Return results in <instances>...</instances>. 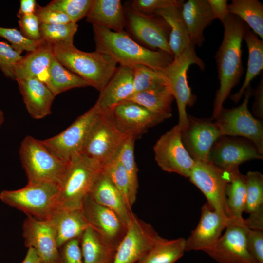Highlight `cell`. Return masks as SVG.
I'll return each mask as SVG.
<instances>
[{
	"label": "cell",
	"mask_w": 263,
	"mask_h": 263,
	"mask_svg": "<svg viewBox=\"0 0 263 263\" xmlns=\"http://www.w3.org/2000/svg\"><path fill=\"white\" fill-rule=\"evenodd\" d=\"M20 32L32 40L42 39L40 32V22L35 14H25L18 17Z\"/></svg>",
	"instance_id": "7dc6e473"
},
{
	"label": "cell",
	"mask_w": 263,
	"mask_h": 263,
	"mask_svg": "<svg viewBox=\"0 0 263 263\" xmlns=\"http://www.w3.org/2000/svg\"><path fill=\"white\" fill-rule=\"evenodd\" d=\"M188 117V125L181 131L183 144L194 161H208L212 146L222 137L219 130L211 121Z\"/></svg>",
	"instance_id": "ffe728a7"
},
{
	"label": "cell",
	"mask_w": 263,
	"mask_h": 263,
	"mask_svg": "<svg viewBox=\"0 0 263 263\" xmlns=\"http://www.w3.org/2000/svg\"><path fill=\"white\" fill-rule=\"evenodd\" d=\"M77 29V24L72 22L55 24H40L42 39L52 45L60 43L73 44L74 37Z\"/></svg>",
	"instance_id": "60d3db41"
},
{
	"label": "cell",
	"mask_w": 263,
	"mask_h": 263,
	"mask_svg": "<svg viewBox=\"0 0 263 263\" xmlns=\"http://www.w3.org/2000/svg\"><path fill=\"white\" fill-rule=\"evenodd\" d=\"M26 109L35 119H40L51 113L55 96L47 85L37 77L17 80Z\"/></svg>",
	"instance_id": "7402d4cb"
},
{
	"label": "cell",
	"mask_w": 263,
	"mask_h": 263,
	"mask_svg": "<svg viewBox=\"0 0 263 263\" xmlns=\"http://www.w3.org/2000/svg\"><path fill=\"white\" fill-rule=\"evenodd\" d=\"M244 176L245 212L249 215L244 223L250 229L263 230V175L258 171H249Z\"/></svg>",
	"instance_id": "83f0119b"
},
{
	"label": "cell",
	"mask_w": 263,
	"mask_h": 263,
	"mask_svg": "<svg viewBox=\"0 0 263 263\" xmlns=\"http://www.w3.org/2000/svg\"><path fill=\"white\" fill-rule=\"evenodd\" d=\"M135 140L133 137H128L121 146L115 157L123 166L128 176L133 204L136 201L139 187L138 170L134 154Z\"/></svg>",
	"instance_id": "74e56055"
},
{
	"label": "cell",
	"mask_w": 263,
	"mask_h": 263,
	"mask_svg": "<svg viewBox=\"0 0 263 263\" xmlns=\"http://www.w3.org/2000/svg\"><path fill=\"white\" fill-rule=\"evenodd\" d=\"M195 46L192 44L172 61L161 70L164 74L171 93L176 99L179 114L178 126L181 131L184 130L188 124L187 106L192 105L195 96L191 93L188 81L187 73L192 64H196L203 70L205 64L197 55Z\"/></svg>",
	"instance_id": "52a82bcc"
},
{
	"label": "cell",
	"mask_w": 263,
	"mask_h": 263,
	"mask_svg": "<svg viewBox=\"0 0 263 263\" xmlns=\"http://www.w3.org/2000/svg\"><path fill=\"white\" fill-rule=\"evenodd\" d=\"M243 39L245 41L248 51L247 68L245 77L239 91L232 95L231 99L238 102L244 94L251 81L263 69V41L256 34L252 32L247 25L244 31Z\"/></svg>",
	"instance_id": "d6a6232c"
},
{
	"label": "cell",
	"mask_w": 263,
	"mask_h": 263,
	"mask_svg": "<svg viewBox=\"0 0 263 263\" xmlns=\"http://www.w3.org/2000/svg\"><path fill=\"white\" fill-rule=\"evenodd\" d=\"M253 89L249 85L245 89L242 104L231 109L222 108L214 122L221 136H241L246 138L263 154V127L261 122L252 115L248 103Z\"/></svg>",
	"instance_id": "9c48e42d"
},
{
	"label": "cell",
	"mask_w": 263,
	"mask_h": 263,
	"mask_svg": "<svg viewBox=\"0 0 263 263\" xmlns=\"http://www.w3.org/2000/svg\"><path fill=\"white\" fill-rule=\"evenodd\" d=\"M184 2L180 0H134L132 2L131 9L145 15H152L160 9L171 6L182 7Z\"/></svg>",
	"instance_id": "f6af8a7d"
},
{
	"label": "cell",
	"mask_w": 263,
	"mask_h": 263,
	"mask_svg": "<svg viewBox=\"0 0 263 263\" xmlns=\"http://www.w3.org/2000/svg\"><path fill=\"white\" fill-rule=\"evenodd\" d=\"M100 171L81 155L74 158L60 186L54 209H81Z\"/></svg>",
	"instance_id": "ba28073f"
},
{
	"label": "cell",
	"mask_w": 263,
	"mask_h": 263,
	"mask_svg": "<svg viewBox=\"0 0 263 263\" xmlns=\"http://www.w3.org/2000/svg\"><path fill=\"white\" fill-rule=\"evenodd\" d=\"M44 82L56 96L68 90L90 86L84 79L63 66L54 56Z\"/></svg>",
	"instance_id": "836d02e7"
},
{
	"label": "cell",
	"mask_w": 263,
	"mask_h": 263,
	"mask_svg": "<svg viewBox=\"0 0 263 263\" xmlns=\"http://www.w3.org/2000/svg\"><path fill=\"white\" fill-rule=\"evenodd\" d=\"M22 229L25 246L36 251L41 263H58L56 233L48 219L41 220L27 216Z\"/></svg>",
	"instance_id": "2e32d148"
},
{
	"label": "cell",
	"mask_w": 263,
	"mask_h": 263,
	"mask_svg": "<svg viewBox=\"0 0 263 263\" xmlns=\"http://www.w3.org/2000/svg\"><path fill=\"white\" fill-rule=\"evenodd\" d=\"M223 24L224 37L215 56L220 87L214 101L213 119L223 107V103L232 88L239 83L244 72L242 43L247 25L239 18L230 14Z\"/></svg>",
	"instance_id": "6da1fadb"
},
{
	"label": "cell",
	"mask_w": 263,
	"mask_h": 263,
	"mask_svg": "<svg viewBox=\"0 0 263 263\" xmlns=\"http://www.w3.org/2000/svg\"><path fill=\"white\" fill-rule=\"evenodd\" d=\"M174 98L169 86L167 85L134 93L127 100L136 103L168 119L172 116Z\"/></svg>",
	"instance_id": "1f68e13d"
},
{
	"label": "cell",
	"mask_w": 263,
	"mask_h": 263,
	"mask_svg": "<svg viewBox=\"0 0 263 263\" xmlns=\"http://www.w3.org/2000/svg\"><path fill=\"white\" fill-rule=\"evenodd\" d=\"M247 227L244 219L229 217L225 233L206 253L219 263H258L247 248Z\"/></svg>",
	"instance_id": "7c38bea8"
},
{
	"label": "cell",
	"mask_w": 263,
	"mask_h": 263,
	"mask_svg": "<svg viewBox=\"0 0 263 263\" xmlns=\"http://www.w3.org/2000/svg\"><path fill=\"white\" fill-rule=\"evenodd\" d=\"M54 56L66 68L101 91L117 69V63L110 56L99 52H86L73 44L52 45Z\"/></svg>",
	"instance_id": "3957f363"
},
{
	"label": "cell",
	"mask_w": 263,
	"mask_h": 263,
	"mask_svg": "<svg viewBox=\"0 0 263 263\" xmlns=\"http://www.w3.org/2000/svg\"><path fill=\"white\" fill-rule=\"evenodd\" d=\"M22 56L6 42L0 41V69L4 76L16 80L14 70Z\"/></svg>",
	"instance_id": "ee69618b"
},
{
	"label": "cell",
	"mask_w": 263,
	"mask_h": 263,
	"mask_svg": "<svg viewBox=\"0 0 263 263\" xmlns=\"http://www.w3.org/2000/svg\"><path fill=\"white\" fill-rule=\"evenodd\" d=\"M58 263H83L80 238L70 240L59 248Z\"/></svg>",
	"instance_id": "bcb514c9"
},
{
	"label": "cell",
	"mask_w": 263,
	"mask_h": 263,
	"mask_svg": "<svg viewBox=\"0 0 263 263\" xmlns=\"http://www.w3.org/2000/svg\"><path fill=\"white\" fill-rule=\"evenodd\" d=\"M246 244L248 250L258 263H263V231L247 227Z\"/></svg>",
	"instance_id": "c3c4849f"
},
{
	"label": "cell",
	"mask_w": 263,
	"mask_h": 263,
	"mask_svg": "<svg viewBox=\"0 0 263 263\" xmlns=\"http://www.w3.org/2000/svg\"><path fill=\"white\" fill-rule=\"evenodd\" d=\"M229 14L242 19L263 40V5L258 0H232L227 6Z\"/></svg>",
	"instance_id": "d590c367"
},
{
	"label": "cell",
	"mask_w": 263,
	"mask_h": 263,
	"mask_svg": "<svg viewBox=\"0 0 263 263\" xmlns=\"http://www.w3.org/2000/svg\"><path fill=\"white\" fill-rule=\"evenodd\" d=\"M53 57L52 45L43 40L36 49L28 52L16 65V80L38 78L40 74L47 71Z\"/></svg>",
	"instance_id": "f546056e"
},
{
	"label": "cell",
	"mask_w": 263,
	"mask_h": 263,
	"mask_svg": "<svg viewBox=\"0 0 263 263\" xmlns=\"http://www.w3.org/2000/svg\"><path fill=\"white\" fill-rule=\"evenodd\" d=\"M81 209L89 226L117 249L127 230V226L117 214L89 195L84 200Z\"/></svg>",
	"instance_id": "e0dca14e"
},
{
	"label": "cell",
	"mask_w": 263,
	"mask_h": 263,
	"mask_svg": "<svg viewBox=\"0 0 263 263\" xmlns=\"http://www.w3.org/2000/svg\"><path fill=\"white\" fill-rule=\"evenodd\" d=\"M4 121V115L3 112L0 109V128Z\"/></svg>",
	"instance_id": "11a10c76"
},
{
	"label": "cell",
	"mask_w": 263,
	"mask_h": 263,
	"mask_svg": "<svg viewBox=\"0 0 263 263\" xmlns=\"http://www.w3.org/2000/svg\"><path fill=\"white\" fill-rule=\"evenodd\" d=\"M110 117L117 128L127 136L135 139L148 130L167 118L153 113L141 105L126 100L112 110L103 112Z\"/></svg>",
	"instance_id": "9a60e30c"
},
{
	"label": "cell",
	"mask_w": 263,
	"mask_h": 263,
	"mask_svg": "<svg viewBox=\"0 0 263 263\" xmlns=\"http://www.w3.org/2000/svg\"><path fill=\"white\" fill-rule=\"evenodd\" d=\"M20 159L28 183H53L60 186L70 162L59 158L41 142L30 135L21 141Z\"/></svg>",
	"instance_id": "277c9868"
},
{
	"label": "cell",
	"mask_w": 263,
	"mask_h": 263,
	"mask_svg": "<svg viewBox=\"0 0 263 263\" xmlns=\"http://www.w3.org/2000/svg\"><path fill=\"white\" fill-rule=\"evenodd\" d=\"M153 150L155 160L163 170L189 177L195 161L183 144L178 124L159 138Z\"/></svg>",
	"instance_id": "4fadbf2b"
},
{
	"label": "cell",
	"mask_w": 263,
	"mask_h": 263,
	"mask_svg": "<svg viewBox=\"0 0 263 263\" xmlns=\"http://www.w3.org/2000/svg\"><path fill=\"white\" fill-rule=\"evenodd\" d=\"M132 67L134 93L168 85L162 71L155 70L143 65H137Z\"/></svg>",
	"instance_id": "f35d334b"
},
{
	"label": "cell",
	"mask_w": 263,
	"mask_h": 263,
	"mask_svg": "<svg viewBox=\"0 0 263 263\" xmlns=\"http://www.w3.org/2000/svg\"><path fill=\"white\" fill-rule=\"evenodd\" d=\"M101 110L95 103L59 134L40 140L42 144L59 158L70 162L79 155Z\"/></svg>",
	"instance_id": "30bf717a"
},
{
	"label": "cell",
	"mask_w": 263,
	"mask_h": 263,
	"mask_svg": "<svg viewBox=\"0 0 263 263\" xmlns=\"http://www.w3.org/2000/svg\"><path fill=\"white\" fill-rule=\"evenodd\" d=\"M182 7L171 6L156 10L154 14L160 16L170 29L169 46L174 57L182 54L190 45L188 30L182 14Z\"/></svg>",
	"instance_id": "f1b7e54d"
},
{
	"label": "cell",
	"mask_w": 263,
	"mask_h": 263,
	"mask_svg": "<svg viewBox=\"0 0 263 263\" xmlns=\"http://www.w3.org/2000/svg\"><path fill=\"white\" fill-rule=\"evenodd\" d=\"M134 93L133 69L120 65L103 90L96 104L102 112L112 110L127 100Z\"/></svg>",
	"instance_id": "603a6c76"
},
{
	"label": "cell",
	"mask_w": 263,
	"mask_h": 263,
	"mask_svg": "<svg viewBox=\"0 0 263 263\" xmlns=\"http://www.w3.org/2000/svg\"><path fill=\"white\" fill-rule=\"evenodd\" d=\"M229 217L213 210L207 203L201 208L200 220L196 228L186 240V251L211 249L225 228Z\"/></svg>",
	"instance_id": "44dd1931"
},
{
	"label": "cell",
	"mask_w": 263,
	"mask_h": 263,
	"mask_svg": "<svg viewBox=\"0 0 263 263\" xmlns=\"http://www.w3.org/2000/svg\"><path fill=\"white\" fill-rule=\"evenodd\" d=\"M186 251V239L168 240L162 237L136 263H175Z\"/></svg>",
	"instance_id": "e575fe53"
},
{
	"label": "cell",
	"mask_w": 263,
	"mask_h": 263,
	"mask_svg": "<svg viewBox=\"0 0 263 263\" xmlns=\"http://www.w3.org/2000/svg\"><path fill=\"white\" fill-rule=\"evenodd\" d=\"M213 16L223 24L229 15L226 0H207Z\"/></svg>",
	"instance_id": "f907efd6"
},
{
	"label": "cell",
	"mask_w": 263,
	"mask_h": 263,
	"mask_svg": "<svg viewBox=\"0 0 263 263\" xmlns=\"http://www.w3.org/2000/svg\"><path fill=\"white\" fill-rule=\"evenodd\" d=\"M83 263H112L116 248L88 227L80 237Z\"/></svg>",
	"instance_id": "4dcf8cb0"
},
{
	"label": "cell",
	"mask_w": 263,
	"mask_h": 263,
	"mask_svg": "<svg viewBox=\"0 0 263 263\" xmlns=\"http://www.w3.org/2000/svg\"><path fill=\"white\" fill-rule=\"evenodd\" d=\"M86 21L93 25L101 26L114 32L124 31L125 14L121 0H93Z\"/></svg>",
	"instance_id": "4316f807"
},
{
	"label": "cell",
	"mask_w": 263,
	"mask_h": 263,
	"mask_svg": "<svg viewBox=\"0 0 263 263\" xmlns=\"http://www.w3.org/2000/svg\"><path fill=\"white\" fill-rule=\"evenodd\" d=\"M0 37L9 41L11 44V47L20 54L24 51L27 52L33 51L43 40H32L26 38L16 28L0 26Z\"/></svg>",
	"instance_id": "7bdbcfd3"
},
{
	"label": "cell",
	"mask_w": 263,
	"mask_h": 263,
	"mask_svg": "<svg viewBox=\"0 0 263 263\" xmlns=\"http://www.w3.org/2000/svg\"><path fill=\"white\" fill-rule=\"evenodd\" d=\"M181 10L191 42L201 47L205 41V29L215 19L207 0H188Z\"/></svg>",
	"instance_id": "d4e9b609"
},
{
	"label": "cell",
	"mask_w": 263,
	"mask_h": 263,
	"mask_svg": "<svg viewBox=\"0 0 263 263\" xmlns=\"http://www.w3.org/2000/svg\"><path fill=\"white\" fill-rule=\"evenodd\" d=\"M59 188L53 183H28L20 189L1 191L0 200L27 216L46 220L54 208Z\"/></svg>",
	"instance_id": "8992f818"
},
{
	"label": "cell",
	"mask_w": 263,
	"mask_h": 263,
	"mask_svg": "<svg viewBox=\"0 0 263 263\" xmlns=\"http://www.w3.org/2000/svg\"><path fill=\"white\" fill-rule=\"evenodd\" d=\"M96 51L110 56L120 65H143L161 71L173 60V55L147 49L133 40L124 31L114 32L106 27L93 25Z\"/></svg>",
	"instance_id": "7a4b0ae2"
},
{
	"label": "cell",
	"mask_w": 263,
	"mask_h": 263,
	"mask_svg": "<svg viewBox=\"0 0 263 263\" xmlns=\"http://www.w3.org/2000/svg\"><path fill=\"white\" fill-rule=\"evenodd\" d=\"M128 137L117 128L108 114L101 111L80 155L101 171L115 159Z\"/></svg>",
	"instance_id": "5b68a950"
},
{
	"label": "cell",
	"mask_w": 263,
	"mask_h": 263,
	"mask_svg": "<svg viewBox=\"0 0 263 263\" xmlns=\"http://www.w3.org/2000/svg\"><path fill=\"white\" fill-rule=\"evenodd\" d=\"M230 170L231 177L226 188L228 217L243 219L246 196L245 176L239 172L238 169Z\"/></svg>",
	"instance_id": "8d00e7d4"
},
{
	"label": "cell",
	"mask_w": 263,
	"mask_h": 263,
	"mask_svg": "<svg viewBox=\"0 0 263 263\" xmlns=\"http://www.w3.org/2000/svg\"><path fill=\"white\" fill-rule=\"evenodd\" d=\"M126 16L130 30L137 39L151 48L173 55L169 43L170 29L160 16L145 15L131 9Z\"/></svg>",
	"instance_id": "ac0fdd59"
},
{
	"label": "cell",
	"mask_w": 263,
	"mask_h": 263,
	"mask_svg": "<svg viewBox=\"0 0 263 263\" xmlns=\"http://www.w3.org/2000/svg\"><path fill=\"white\" fill-rule=\"evenodd\" d=\"M101 171L118 189L128 207L132 209L133 204L130 184L127 173L120 162L115 158L106 164Z\"/></svg>",
	"instance_id": "ab89813d"
},
{
	"label": "cell",
	"mask_w": 263,
	"mask_h": 263,
	"mask_svg": "<svg viewBox=\"0 0 263 263\" xmlns=\"http://www.w3.org/2000/svg\"><path fill=\"white\" fill-rule=\"evenodd\" d=\"M88 195L97 203L113 211L128 226L133 213L118 189L102 171L96 176Z\"/></svg>",
	"instance_id": "cb8c5ba5"
},
{
	"label": "cell",
	"mask_w": 263,
	"mask_h": 263,
	"mask_svg": "<svg viewBox=\"0 0 263 263\" xmlns=\"http://www.w3.org/2000/svg\"><path fill=\"white\" fill-rule=\"evenodd\" d=\"M21 263H41V262L36 251L32 248H28L26 255Z\"/></svg>",
	"instance_id": "db71d44e"
},
{
	"label": "cell",
	"mask_w": 263,
	"mask_h": 263,
	"mask_svg": "<svg viewBox=\"0 0 263 263\" xmlns=\"http://www.w3.org/2000/svg\"><path fill=\"white\" fill-rule=\"evenodd\" d=\"M93 0H54L47 7L67 15L71 21L76 23L86 16Z\"/></svg>",
	"instance_id": "b9f144b4"
},
{
	"label": "cell",
	"mask_w": 263,
	"mask_h": 263,
	"mask_svg": "<svg viewBox=\"0 0 263 263\" xmlns=\"http://www.w3.org/2000/svg\"><path fill=\"white\" fill-rule=\"evenodd\" d=\"M230 177V170L203 161H195L188 178L204 194L213 210L228 217L226 188Z\"/></svg>",
	"instance_id": "8fae6325"
},
{
	"label": "cell",
	"mask_w": 263,
	"mask_h": 263,
	"mask_svg": "<svg viewBox=\"0 0 263 263\" xmlns=\"http://www.w3.org/2000/svg\"><path fill=\"white\" fill-rule=\"evenodd\" d=\"M160 237L150 224L133 213L112 263H136Z\"/></svg>",
	"instance_id": "5bb4252c"
},
{
	"label": "cell",
	"mask_w": 263,
	"mask_h": 263,
	"mask_svg": "<svg viewBox=\"0 0 263 263\" xmlns=\"http://www.w3.org/2000/svg\"><path fill=\"white\" fill-rule=\"evenodd\" d=\"M252 94L255 97L252 111L254 115L260 119L263 118V75L257 88L253 90Z\"/></svg>",
	"instance_id": "816d5d0a"
},
{
	"label": "cell",
	"mask_w": 263,
	"mask_h": 263,
	"mask_svg": "<svg viewBox=\"0 0 263 263\" xmlns=\"http://www.w3.org/2000/svg\"><path fill=\"white\" fill-rule=\"evenodd\" d=\"M40 24H55L71 22L69 18L65 14L37 4L35 13Z\"/></svg>",
	"instance_id": "681fc988"
},
{
	"label": "cell",
	"mask_w": 263,
	"mask_h": 263,
	"mask_svg": "<svg viewBox=\"0 0 263 263\" xmlns=\"http://www.w3.org/2000/svg\"><path fill=\"white\" fill-rule=\"evenodd\" d=\"M37 4L35 0H20L17 17L25 14H35Z\"/></svg>",
	"instance_id": "f5cc1de1"
},
{
	"label": "cell",
	"mask_w": 263,
	"mask_h": 263,
	"mask_svg": "<svg viewBox=\"0 0 263 263\" xmlns=\"http://www.w3.org/2000/svg\"><path fill=\"white\" fill-rule=\"evenodd\" d=\"M263 158V154L250 141L222 136L212 146L208 161L223 169L230 170L238 169L241 164L247 161Z\"/></svg>",
	"instance_id": "d6986e66"
},
{
	"label": "cell",
	"mask_w": 263,
	"mask_h": 263,
	"mask_svg": "<svg viewBox=\"0 0 263 263\" xmlns=\"http://www.w3.org/2000/svg\"><path fill=\"white\" fill-rule=\"evenodd\" d=\"M47 219L55 228L59 248L70 240L80 238L89 227L81 209L55 208Z\"/></svg>",
	"instance_id": "484cf974"
}]
</instances>
